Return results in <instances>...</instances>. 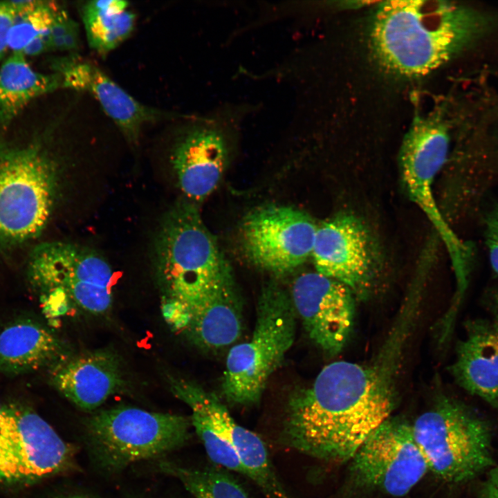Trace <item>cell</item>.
I'll return each mask as SVG.
<instances>
[{
	"label": "cell",
	"instance_id": "obj_27",
	"mask_svg": "<svg viewBox=\"0 0 498 498\" xmlns=\"http://www.w3.org/2000/svg\"><path fill=\"white\" fill-rule=\"evenodd\" d=\"M15 17L10 1L0 2V60L8 48V35Z\"/></svg>",
	"mask_w": 498,
	"mask_h": 498
},
{
	"label": "cell",
	"instance_id": "obj_28",
	"mask_svg": "<svg viewBox=\"0 0 498 498\" xmlns=\"http://www.w3.org/2000/svg\"><path fill=\"white\" fill-rule=\"evenodd\" d=\"M479 498H498V465L491 470L487 477Z\"/></svg>",
	"mask_w": 498,
	"mask_h": 498
},
{
	"label": "cell",
	"instance_id": "obj_32",
	"mask_svg": "<svg viewBox=\"0 0 498 498\" xmlns=\"http://www.w3.org/2000/svg\"><path fill=\"white\" fill-rule=\"evenodd\" d=\"M68 498H90V497L82 496V495H73V496L69 497Z\"/></svg>",
	"mask_w": 498,
	"mask_h": 498
},
{
	"label": "cell",
	"instance_id": "obj_22",
	"mask_svg": "<svg viewBox=\"0 0 498 498\" xmlns=\"http://www.w3.org/2000/svg\"><path fill=\"white\" fill-rule=\"evenodd\" d=\"M61 88L59 76L33 70L21 52H12L0 68V127H8L33 100Z\"/></svg>",
	"mask_w": 498,
	"mask_h": 498
},
{
	"label": "cell",
	"instance_id": "obj_3",
	"mask_svg": "<svg viewBox=\"0 0 498 498\" xmlns=\"http://www.w3.org/2000/svg\"><path fill=\"white\" fill-rule=\"evenodd\" d=\"M155 264L167 299L185 310L209 291L234 281L215 238L187 202L175 205L164 218L156 240Z\"/></svg>",
	"mask_w": 498,
	"mask_h": 498
},
{
	"label": "cell",
	"instance_id": "obj_10",
	"mask_svg": "<svg viewBox=\"0 0 498 498\" xmlns=\"http://www.w3.org/2000/svg\"><path fill=\"white\" fill-rule=\"evenodd\" d=\"M27 274L42 296L59 292L95 314L111 306L113 270L101 256L87 248L62 241L42 243L30 255Z\"/></svg>",
	"mask_w": 498,
	"mask_h": 498
},
{
	"label": "cell",
	"instance_id": "obj_11",
	"mask_svg": "<svg viewBox=\"0 0 498 498\" xmlns=\"http://www.w3.org/2000/svg\"><path fill=\"white\" fill-rule=\"evenodd\" d=\"M317 229L313 219L299 209L265 205L243 219L241 243L252 264L274 275H286L311 256Z\"/></svg>",
	"mask_w": 498,
	"mask_h": 498
},
{
	"label": "cell",
	"instance_id": "obj_18",
	"mask_svg": "<svg viewBox=\"0 0 498 498\" xmlns=\"http://www.w3.org/2000/svg\"><path fill=\"white\" fill-rule=\"evenodd\" d=\"M223 136L210 127H199L185 133L176 145L172 163L183 194L201 201L217 187L227 162Z\"/></svg>",
	"mask_w": 498,
	"mask_h": 498
},
{
	"label": "cell",
	"instance_id": "obj_5",
	"mask_svg": "<svg viewBox=\"0 0 498 498\" xmlns=\"http://www.w3.org/2000/svg\"><path fill=\"white\" fill-rule=\"evenodd\" d=\"M296 315L289 293L274 282L263 287L251 338L233 346L226 358L221 391L228 403L250 405L259 401L294 342Z\"/></svg>",
	"mask_w": 498,
	"mask_h": 498
},
{
	"label": "cell",
	"instance_id": "obj_9",
	"mask_svg": "<svg viewBox=\"0 0 498 498\" xmlns=\"http://www.w3.org/2000/svg\"><path fill=\"white\" fill-rule=\"evenodd\" d=\"M449 147L446 128L432 118H416L406 133L399 154L401 178L410 199L432 222L450 257L456 281L470 278L471 246L459 239L441 214L433 194V184L445 162Z\"/></svg>",
	"mask_w": 498,
	"mask_h": 498
},
{
	"label": "cell",
	"instance_id": "obj_14",
	"mask_svg": "<svg viewBox=\"0 0 498 498\" xmlns=\"http://www.w3.org/2000/svg\"><path fill=\"white\" fill-rule=\"evenodd\" d=\"M316 271L349 287L369 288L376 268V250L368 229L356 216L336 215L317 225L311 255Z\"/></svg>",
	"mask_w": 498,
	"mask_h": 498
},
{
	"label": "cell",
	"instance_id": "obj_6",
	"mask_svg": "<svg viewBox=\"0 0 498 498\" xmlns=\"http://www.w3.org/2000/svg\"><path fill=\"white\" fill-rule=\"evenodd\" d=\"M412 428L428 470L445 481H468L492 465L487 422L457 399L439 396Z\"/></svg>",
	"mask_w": 498,
	"mask_h": 498
},
{
	"label": "cell",
	"instance_id": "obj_7",
	"mask_svg": "<svg viewBox=\"0 0 498 498\" xmlns=\"http://www.w3.org/2000/svg\"><path fill=\"white\" fill-rule=\"evenodd\" d=\"M191 425L183 416L130 407L98 412L85 423L91 452L108 470L179 448L189 439Z\"/></svg>",
	"mask_w": 498,
	"mask_h": 498
},
{
	"label": "cell",
	"instance_id": "obj_23",
	"mask_svg": "<svg viewBox=\"0 0 498 498\" xmlns=\"http://www.w3.org/2000/svg\"><path fill=\"white\" fill-rule=\"evenodd\" d=\"M129 3L120 0H93L82 6L81 15L89 46L106 55L132 33L136 15Z\"/></svg>",
	"mask_w": 498,
	"mask_h": 498
},
{
	"label": "cell",
	"instance_id": "obj_20",
	"mask_svg": "<svg viewBox=\"0 0 498 498\" xmlns=\"http://www.w3.org/2000/svg\"><path fill=\"white\" fill-rule=\"evenodd\" d=\"M186 313L185 330L203 349L225 347L235 342L241 333L242 304L234 281L209 291Z\"/></svg>",
	"mask_w": 498,
	"mask_h": 498
},
{
	"label": "cell",
	"instance_id": "obj_31",
	"mask_svg": "<svg viewBox=\"0 0 498 498\" xmlns=\"http://www.w3.org/2000/svg\"><path fill=\"white\" fill-rule=\"evenodd\" d=\"M368 1H344L340 2V6L347 9H356L366 6L367 3H371Z\"/></svg>",
	"mask_w": 498,
	"mask_h": 498
},
{
	"label": "cell",
	"instance_id": "obj_12",
	"mask_svg": "<svg viewBox=\"0 0 498 498\" xmlns=\"http://www.w3.org/2000/svg\"><path fill=\"white\" fill-rule=\"evenodd\" d=\"M349 461L358 483L395 497L407 495L428 470L412 423L398 417L380 425Z\"/></svg>",
	"mask_w": 498,
	"mask_h": 498
},
{
	"label": "cell",
	"instance_id": "obj_33",
	"mask_svg": "<svg viewBox=\"0 0 498 498\" xmlns=\"http://www.w3.org/2000/svg\"><path fill=\"white\" fill-rule=\"evenodd\" d=\"M1 405H2L0 403V409H1Z\"/></svg>",
	"mask_w": 498,
	"mask_h": 498
},
{
	"label": "cell",
	"instance_id": "obj_15",
	"mask_svg": "<svg viewBox=\"0 0 498 498\" xmlns=\"http://www.w3.org/2000/svg\"><path fill=\"white\" fill-rule=\"evenodd\" d=\"M168 381L173 394L190 409L200 412L232 447L246 476L260 488L266 498H289L275 473L264 441L238 424L216 395L188 380L172 376Z\"/></svg>",
	"mask_w": 498,
	"mask_h": 498
},
{
	"label": "cell",
	"instance_id": "obj_19",
	"mask_svg": "<svg viewBox=\"0 0 498 498\" xmlns=\"http://www.w3.org/2000/svg\"><path fill=\"white\" fill-rule=\"evenodd\" d=\"M450 372L459 387L498 409V335L489 321L467 322Z\"/></svg>",
	"mask_w": 498,
	"mask_h": 498
},
{
	"label": "cell",
	"instance_id": "obj_17",
	"mask_svg": "<svg viewBox=\"0 0 498 498\" xmlns=\"http://www.w3.org/2000/svg\"><path fill=\"white\" fill-rule=\"evenodd\" d=\"M54 365L53 385L83 410L98 408L124 384L118 359L104 351L80 354Z\"/></svg>",
	"mask_w": 498,
	"mask_h": 498
},
{
	"label": "cell",
	"instance_id": "obj_13",
	"mask_svg": "<svg viewBox=\"0 0 498 498\" xmlns=\"http://www.w3.org/2000/svg\"><path fill=\"white\" fill-rule=\"evenodd\" d=\"M344 284L317 271L294 280L290 297L311 340L331 356L344 347L353 327L355 299Z\"/></svg>",
	"mask_w": 498,
	"mask_h": 498
},
{
	"label": "cell",
	"instance_id": "obj_25",
	"mask_svg": "<svg viewBox=\"0 0 498 498\" xmlns=\"http://www.w3.org/2000/svg\"><path fill=\"white\" fill-rule=\"evenodd\" d=\"M160 469L177 478L193 498H249L230 474L216 468L195 469L163 461Z\"/></svg>",
	"mask_w": 498,
	"mask_h": 498
},
{
	"label": "cell",
	"instance_id": "obj_8",
	"mask_svg": "<svg viewBox=\"0 0 498 498\" xmlns=\"http://www.w3.org/2000/svg\"><path fill=\"white\" fill-rule=\"evenodd\" d=\"M76 448L33 409L19 403L0 409V483H30L73 470Z\"/></svg>",
	"mask_w": 498,
	"mask_h": 498
},
{
	"label": "cell",
	"instance_id": "obj_26",
	"mask_svg": "<svg viewBox=\"0 0 498 498\" xmlns=\"http://www.w3.org/2000/svg\"><path fill=\"white\" fill-rule=\"evenodd\" d=\"M486 223L488 259L493 272L498 276V211L492 212Z\"/></svg>",
	"mask_w": 498,
	"mask_h": 498
},
{
	"label": "cell",
	"instance_id": "obj_2",
	"mask_svg": "<svg viewBox=\"0 0 498 498\" xmlns=\"http://www.w3.org/2000/svg\"><path fill=\"white\" fill-rule=\"evenodd\" d=\"M483 25L476 12L446 1H385L371 20V48L387 71L421 76L471 42Z\"/></svg>",
	"mask_w": 498,
	"mask_h": 498
},
{
	"label": "cell",
	"instance_id": "obj_16",
	"mask_svg": "<svg viewBox=\"0 0 498 498\" xmlns=\"http://www.w3.org/2000/svg\"><path fill=\"white\" fill-rule=\"evenodd\" d=\"M51 68L60 77L61 88L93 95L131 143L138 142L145 124L170 116L138 101L100 68L76 53L55 59Z\"/></svg>",
	"mask_w": 498,
	"mask_h": 498
},
{
	"label": "cell",
	"instance_id": "obj_30",
	"mask_svg": "<svg viewBox=\"0 0 498 498\" xmlns=\"http://www.w3.org/2000/svg\"><path fill=\"white\" fill-rule=\"evenodd\" d=\"M487 303L492 317L490 322L498 335V290L490 294Z\"/></svg>",
	"mask_w": 498,
	"mask_h": 498
},
{
	"label": "cell",
	"instance_id": "obj_4",
	"mask_svg": "<svg viewBox=\"0 0 498 498\" xmlns=\"http://www.w3.org/2000/svg\"><path fill=\"white\" fill-rule=\"evenodd\" d=\"M57 164L40 142H0V250L27 243L44 230L53 211Z\"/></svg>",
	"mask_w": 498,
	"mask_h": 498
},
{
	"label": "cell",
	"instance_id": "obj_1",
	"mask_svg": "<svg viewBox=\"0 0 498 498\" xmlns=\"http://www.w3.org/2000/svg\"><path fill=\"white\" fill-rule=\"evenodd\" d=\"M396 368L382 355L367 365L348 361L327 365L309 387L290 398L282 442L320 460L350 461L391 416Z\"/></svg>",
	"mask_w": 498,
	"mask_h": 498
},
{
	"label": "cell",
	"instance_id": "obj_24",
	"mask_svg": "<svg viewBox=\"0 0 498 498\" xmlns=\"http://www.w3.org/2000/svg\"><path fill=\"white\" fill-rule=\"evenodd\" d=\"M15 17L8 35V48L21 52L36 37L48 35L56 21L66 11L53 1H12Z\"/></svg>",
	"mask_w": 498,
	"mask_h": 498
},
{
	"label": "cell",
	"instance_id": "obj_21",
	"mask_svg": "<svg viewBox=\"0 0 498 498\" xmlns=\"http://www.w3.org/2000/svg\"><path fill=\"white\" fill-rule=\"evenodd\" d=\"M62 350L42 324L29 319L12 322L0 331V371L17 375L54 365Z\"/></svg>",
	"mask_w": 498,
	"mask_h": 498
},
{
	"label": "cell",
	"instance_id": "obj_29",
	"mask_svg": "<svg viewBox=\"0 0 498 498\" xmlns=\"http://www.w3.org/2000/svg\"><path fill=\"white\" fill-rule=\"evenodd\" d=\"M50 48V37L48 35L39 36L34 39L22 51L24 55H38Z\"/></svg>",
	"mask_w": 498,
	"mask_h": 498
}]
</instances>
